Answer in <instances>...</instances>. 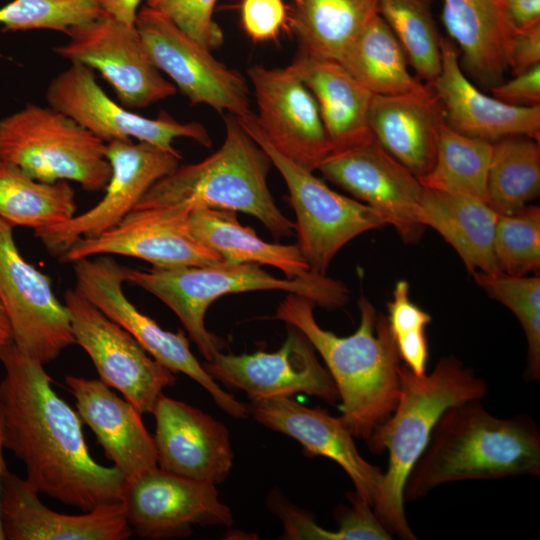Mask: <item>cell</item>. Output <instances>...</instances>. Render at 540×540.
<instances>
[{
    "label": "cell",
    "mask_w": 540,
    "mask_h": 540,
    "mask_svg": "<svg viewBox=\"0 0 540 540\" xmlns=\"http://www.w3.org/2000/svg\"><path fill=\"white\" fill-rule=\"evenodd\" d=\"M0 362L4 448L23 462L29 485L82 512L121 502L125 478L92 458L78 412L53 390L44 365L13 343Z\"/></svg>",
    "instance_id": "obj_1"
},
{
    "label": "cell",
    "mask_w": 540,
    "mask_h": 540,
    "mask_svg": "<svg viewBox=\"0 0 540 540\" xmlns=\"http://www.w3.org/2000/svg\"><path fill=\"white\" fill-rule=\"evenodd\" d=\"M493 249L499 270L526 276L540 269V208L524 206L511 215H498Z\"/></svg>",
    "instance_id": "obj_38"
},
{
    "label": "cell",
    "mask_w": 540,
    "mask_h": 540,
    "mask_svg": "<svg viewBox=\"0 0 540 540\" xmlns=\"http://www.w3.org/2000/svg\"><path fill=\"white\" fill-rule=\"evenodd\" d=\"M4 442H3V421H2V414L0 410V496H1V485H2V478L5 470L7 469L4 456H3V450H4ZM0 540H5L2 526H1V519H0Z\"/></svg>",
    "instance_id": "obj_50"
},
{
    "label": "cell",
    "mask_w": 540,
    "mask_h": 540,
    "mask_svg": "<svg viewBox=\"0 0 540 540\" xmlns=\"http://www.w3.org/2000/svg\"><path fill=\"white\" fill-rule=\"evenodd\" d=\"M378 14L405 50L416 76L432 83L442 67L441 38L430 0H377Z\"/></svg>",
    "instance_id": "obj_36"
},
{
    "label": "cell",
    "mask_w": 540,
    "mask_h": 540,
    "mask_svg": "<svg viewBox=\"0 0 540 540\" xmlns=\"http://www.w3.org/2000/svg\"><path fill=\"white\" fill-rule=\"evenodd\" d=\"M224 122L225 138L217 151L198 163L179 165L134 210L203 204L254 216L277 238L292 235L295 223L279 210L267 184L271 159L236 116L224 114Z\"/></svg>",
    "instance_id": "obj_5"
},
{
    "label": "cell",
    "mask_w": 540,
    "mask_h": 540,
    "mask_svg": "<svg viewBox=\"0 0 540 540\" xmlns=\"http://www.w3.org/2000/svg\"><path fill=\"white\" fill-rule=\"evenodd\" d=\"M339 63L374 95H401L425 88L409 69L404 48L375 15L343 53Z\"/></svg>",
    "instance_id": "obj_32"
},
{
    "label": "cell",
    "mask_w": 540,
    "mask_h": 540,
    "mask_svg": "<svg viewBox=\"0 0 540 540\" xmlns=\"http://www.w3.org/2000/svg\"><path fill=\"white\" fill-rule=\"evenodd\" d=\"M106 156L111 176L102 199L61 224L34 230L50 255L59 257L79 239L96 237L116 226L182 159L149 143H134L130 139L106 143Z\"/></svg>",
    "instance_id": "obj_15"
},
{
    "label": "cell",
    "mask_w": 540,
    "mask_h": 540,
    "mask_svg": "<svg viewBox=\"0 0 540 540\" xmlns=\"http://www.w3.org/2000/svg\"><path fill=\"white\" fill-rule=\"evenodd\" d=\"M76 210L69 181H39L15 165L0 162V218L10 226L43 229L71 219Z\"/></svg>",
    "instance_id": "obj_33"
},
{
    "label": "cell",
    "mask_w": 540,
    "mask_h": 540,
    "mask_svg": "<svg viewBox=\"0 0 540 540\" xmlns=\"http://www.w3.org/2000/svg\"><path fill=\"white\" fill-rule=\"evenodd\" d=\"M135 26L154 65L191 104H205L238 118L252 112L242 74L217 60L166 16L144 6Z\"/></svg>",
    "instance_id": "obj_11"
},
{
    "label": "cell",
    "mask_w": 540,
    "mask_h": 540,
    "mask_svg": "<svg viewBox=\"0 0 540 540\" xmlns=\"http://www.w3.org/2000/svg\"><path fill=\"white\" fill-rule=\"evenodd\" d=\"M418 214L424 227L436 230L454 248L471 275L502 273L493 249L498 214L486 202L423 187Z\"/></svg>",
    "instance_id": "obj_29"
},
{
    "label": "cell",
    "mask_w": 540,
    "mask_h": 540,
    "mask_svg": "<svg viewBox=\"0 0 540 540\" xmlns=\"http://www.w3.org/2000/svg\"><path fill=\"white\" fill-rule=\"evenodd\" d=\"M489 297L516 316L527 340V369L540 368V277L472 274Z\"/></svg>",
    "instance_id": "obj_37"
},
{
    "label": "cell",
    "mask_w": 540,
    "mask_h": 540,
    "mask_svg": "<svg viewBox=\"0 0 540 540\" xmlns=\"http://www.w3.org/2000/svg\"><path fill=\"white\" fill-rule=\"evenodd\" d=\"M104 15L99 0H12L0 8V24L9 31L66 33Z\"/></svg>",
    "instance_id": "obj_39"
},
{
    "label": "cell",
    "mask_w": 540,
    "mask_h": 540,
    "mask_svg": "<svg viewBox=\"0 0 540 540\" xmlns=\"http://www.w3.org/2000/svg\"><path fill=\"white\" fill-rule=\"evenodd\" d=\"M492 96L515 106L540 104V64L490 88Z\"/></svg>",
    "instance_id": "obj_44"
},
{
    "label": "cell",
    "mask_w": 540,
    "mask_h": 540,
    "mask_svg": "<svg viewBox=\"0 0 540 540\" xmlns=\"http://www.w3.org/2000/svg\"><path fill=\"white\" fill-rule=\"evenodd\" d=\"M538 64H540V23L516 30L508 53V67L513 75L520 74Z\"/></svg>",
    "instance_id": "obj_45"
},
{
    "label": "cell",
    "mask_w": 540,
    "mask_h": 540,
    "mask_svg": "<svg viewBox=\"0 0 540 540\" xmlns=\"http://www.w3.org/2000/svg\"><path fill=\"white\" fill-rule=\"evenodd\" d=\"M290 64L317 102L333 152L373 138L368 115L374 94L339 62L299 51Z\"/></svg>",
    "instance_id": "obj_28"
},
{
    "label": "cell",
    "mask_w": 540,
    "mask_h": 540,
    "mask_svg": "<svg viewBox=\"0 0 540 540\" xmlns=\"http://www.w3.org/2000/svg\"><path fill=\"white\" fill-rule=\"evenodd\" d=\"M0 162L43 182L74 181L104 190L111 176L106 143L65 114L27 103L0 120Z\"/></svg>",
    "instance_id": "obj_7"
},
{
    "label": "cell",
    "mask_w": 540,
    "mask_h": 540,
    "mask_svg": "<svg viewBox=\"0 0 540 540\" xmlns=\"http://www.w3.org/2000/svg\"><path fill=\"white\" fill-rule=\"evenodd\" d=\"M441 52V71L429 85L452 129L491 143L514 135L540 140V105L515 106L488 96L464 73L450 39L441 38Z\"/></svg>",
    "instance_id": "obj_24"
},
{
    "label": "cell",
    "mask_w": 540,
    "mask_h": 540,
    "mask_svg": "<svg viewBox=\"0 0 540 540\" xmlns=\"http://www.w3.org/2000/svg\"><path fill=\"white\" fill-rule=\"evenodd\" d=\"M540 474V432L529 415L499 418L480 400L447 408L404 485V503L443 484Z\"/></svg>",
    "instance_id": "obj_3"
},
{
    "label": "cell",
    "mask_w": 540,
    "mask_h": 540,
    "mask_svg": "<svg viewBox=\"0 0 540 540\" xmlns=\"http://www.w3.org/2000/svg\"><path fill=\"white\" fill-rule=\"evenodd\" d=\"M193 205L136 209L108 231L81 238L58 257L74 263L97 255H122L145 260L152 267L205 266L222 261L220 256L197 241L189 231Z\"/></svg>",
    "instance_id": "obj_17"
},
{
    "label": "cell",
    "mask_w": 540,
    "mask_h": 540,
    "mask_svg": "<svg viewBox=\"0 0 540 540\" xmlns=\"http://www.w3.org/2000/svg\"><path fill=\"white\" fill-rule=\"evenodd\" d=\"M502 6L515 31L540 23V0H503Z\"/></svg>",
    "instance_id": "obj_47"
},
{
    "label": "cell",
    "mask_w": 540,
    "mask_h": 540,
    "mask_svg": "<svg viewBox=\"0 0 540 540\" xmlns=\"http://www.w3.org/2000/svg\"><path fill=\"white\" fill-rule=\"evenodd\" d=\"M287 326V337L275 352H219L202 365L215 381L244 391L250 400L304 393L336 403V385L318 361L314 347L299 329Z\"/></svg>",
    "instance_id": "obj_19"
},
{
    "label": "cell",
    "mask_w": 540,
    "mask_h": 540,
    "mask_svg": "<svg viewBox=\"0 0 540 540\" xmlns=\"http://www.w3.org/2000/svg\"><path fill=\"white\" fill-rule=\"evenodd\" d=\"M75 343L91 358L100 380L141 413H152L175 373L154 359L124 328L75 289L64 293Z\"/></svg>",
    "instance_id": "obj_12"
},
{
    "label": "cell",
    "mask_w": 540,
    "mask_h": 540,
    "mask_svg": "<svg viewBox=\"0 0 540 540\" xmlns=\"http://www.w3.org/2000/svg\"><path fill=\"white\" fill-rule=\"evenodd\" d=\"M45 97L48 106L105 143L135 139L179 156L173 146L177 138L212 145L207 129L199 122H179L165 111L148 118L119 105L97 83L93 70L78 63H70L51 80Z\"/></svg>",
    "instance_id": "obj_10"
},
{
    "label": "cell",
    "mask_w": 540,
    "mask_h": 540,
    "mask_svg": "<svg viewBox=\"0 0 540 540\" xmlns=\"http://www.w3.org/2000/svg\"><path fill=\"white\" fill-rule=\"evenodd\" d=\"M0 519L5 540H126L133 534L122 502L77 515L59 513L8 468L2 478Z\"/></svg>",
    "instance_id": "obj_23"
},
{
    "label": "cell",
    "mask_w": 540,
    "mask_h": 540,
    "mask_svg": "<svg viewBox=\"0 0 540 540\" xmlns=\"http://www.w3.org/2000/svg\"><path fill=\"white\" fill-rule=\"evenodd\" d=\"M142 0H99L105 15L120 22L134 25Z\"/></svg>",
    "instance_id": "obj_48"
},
{
    "label": "cell",
    "mask_w": 540,
    "mask_h": 540,
    "mask_svg": "<svg viewBox=\"0 0 540 540\" xmlns=\"http://www.w3.org/2000/svg\"><path fill=\"white\" fill-rule=\"evenodd\" d=\"M121 502L133 532L143 539L186 537L195 525L233 523L232 512L219 500L216 485L159 467L126 481Z\"/></svg>",
    "instance_id": "obj_18"
},
{
    "label": "cell",
    "mask_w": 540,
    "mask_h": 540,
    "mask_svg": "<svg viewBox=\"0 0 540 540\" xmlns=\"http://www.w3.org/2000/svg\"><path fill=\"white\" fill-rule=\"evenodd\" d=\"M399 357L413 373L426 374L428 344L425 330H414L394 337Z\"/></svg>",
    "instance_id": "obj_46"
},
{
    "label": "cell",
    "mask_w": 540,
    "mask_h": 540,
    "mask_svg": "<svg viewBox=\"0 0 540 540\" xmlns=\"http://www.w3.org/2000/svg\"><path fill=\"white\" fill-rule=\"evenodd\" d=\"M377 14V0H292L288 23L301 52L339 62Z\"/></svg>",
    "instance_id": "obj_31"
},
{
    "label": "cell",
    "mask_w": 540,
    "mask_h": 540,
    "mask_svg": "<svg viewBox=\"0 0 540 540\" xmlns=\"http://www.w3.org/2000/svg\"><path fill=\"white\" fill-rule=\"evenodd\" d=\"M68 40L53 47L70 63L98 71L127 108H145L177 92L150 59L134 25L104 15L74 26Z\"/></svg>",
    "instance_id": "obj_14"
},
{
    "label": "cell",
    "mask_w": 540,
    "mask_h": 540,
    "mask_svg": "<svg viewBox=\"0 0 540 540\" xmlns=\"http://www.w3.org/2000/svg\"><path fill=\"white\" fill-rule=\"evenodd\" d=\"M217 0H147L148 7L170 19L195 41L213 50L224 41L221 27L213 18Z\"/></svg>",
    "instance_id": "obj_40"
},
{
    "label": "cell",
    "mask_w": 540,
    "mask_h": 540,
    "mask_svg": "<svg viewBox=\"0 0 540 540\" xmlns=\"http://www.w3.org/2000/svg\"><path fill=\"white\" fill-rule=\"evenodd\" d=\"M247 76L257 104L255 120L263 135L282 155L299 166L316 171L333 152L317 102L289 64H256Z\"/></svg>",
    "instance_id": "obj_16"
},
{
    "label": "cell",
    "mask_w": 540,
    "mask_h": 540,
    "mask_svg": "<svg viewBox=\"0 0 540 540\" xmlns=\"http://www.w3.org/2000/svg\"><path fill=\"white\" fill-rule=\"evenodd\" d=\"M240 10L243 30L254 42L277 39L288 22L284 0H242Z\"/></svg>",
    "instance_id": "obj_42"
},
{
    "label": "cell",
    "mask_w": 540,
    "mask_h": 540,
    "mask_svg": "<svg viewBox=\"0 0 540 540\" xmlns=\"http://www.w3.org/2000/svg\"><path fill=\"white\" fill-rule=\"evenodd\" d=\"M188 226L192 236L223 262L273 266L289 279L310 273L297 243L282 245L262 240L253 228L239 222L235 211L195 204Z\"/></svg>",
    "instance_id": "obj_30"
},
{
    "label": "cell",
    "mask_w": 540,
    "mask_h": 540,
    "mask_svg": "<svg viewBox=\"0 0 540 540\" xmlns=\"http://www.w3.org/2000/svg\"><path fill=\"white\" fill-rule=\"evenodd\" d=\"M314 306L309 299L288 293L272 318L306 336L336 385L340 417L353 437L367 440L391 415L400 392L401 359L387 317L362 295L359 326L353 334L341 337L316 322Z\"/></svg>",
    "instance_id": "obj_2"
},
{
    "label": "cell",
    "mask_w": 540,
    "mask_h": 540,
    "mask_svg": "<svg viewBox=\"0 0 540 540\" xmlns=\"http://www.w3.org/2000/svg\"><path fill=\"white\" fill-rule=\"evenodd\" d=\"M158 467L182 477L218 485L233 465L225 425L198 408L162 394L152 412Z\"/></svg>",
    "instance_id": "obj_21"
},
{
    "label": "cell",
    "mask_w": 540,
    "mask_h": 540,
    "mask_svg": "<svg viewBox=\"0 0 540 540\" xmlns=\"http://www.w3.org/2000/svg\"><path fill=\"white\" fill-rule=\"evenodd\" d=\"M442 22L460 50V66L477 84L491 88L504 81L515 32L500 0H442Z\"/></svg>",
    "instance_id": "obj_27"
},
{
    "label": "cell",
    "mask_w": 540,
    "mask_h": 540,
    "mask_svg": "<svg viewBox=\"0 0 540 540\" xmlns=\"http://www.w3.org/2000/svg\"><path fill=\"white\" fill-rule=\"evenodd\" d=\"M500 1H501V3H502L503 0H500Z\"/></svg>",
    "instance_id": "obj_51"
},
{
    "label": "cell",
    "mask_w": 540,
    "mask_h": 540,
    "mask_svg": "<svg viewBox=\"0 0 540 540\" xmlns=\"http://www.w3.org/2000/svg\"><path fill=\"white\" fill-rule=\"evenodd\" d=\"M12 229L0 218V302L10 323L12 343L45 365L75 343L70 318L49 276L21 255Z\"/></svg>",
    "instance_id": "obj_13"
},
{
    "label": "cell",
    "mask_w": 540,
    "mask_h": 540,
    "mask_svg": "<svg viewBox=\"0 0 540 540\" xmlns=\"http://www.w3.org/2000/svg\"><path fill=\"white\" fill-rule=\"evenodd\" d=\"M238 120L265 150L285 181L289 202L296 213L297 245L311 273L326 275L332 259L349 241L389 225L378 209L339 194L312 171L278 152L261 132L253 112Z\"/></svg>",
    "instance_id": "obj_8"
},
{
    "label": "cell",
    "mask_w": 540,
    "mask_h": 540,
    "mask_svg": "<svg viewBox=\"0 0 540 540\" xmlns=\"http://www.w3.org/2000/svg\"><path fill=\"white\" fill-rule=\"evenodd\" d=\"M317 170L356 200L381 211L406 243L421 237L424 226L418 212L423 186L374 138L332 152Z\"/></svg>",
    "instance_id": "obj_20"
},
{
    "label": "cell",
    "mask_w": 540,
    "mask_h": 540,
    "mask_svg": "<svg viewBox=\"0 0 540 540\" xmlns=\"http://www.w3.org/2000/svg\"><path fill=\"white\" fill-rule=\"evenodd\" d=\"M126 282L151 293L179 318L201 355L210 361L226 346L207 330L209 306L227 294L256 290H281L303 296L328 309L343 306L349 296L346 285L326 275L308 273L297 278H276L255 263L219 262L205 266L175 268L126 267Z\"/></svg>",
    "instance_id": "obj_6"
},
{
    "label": "cell",
    "mask_w": 540,
    "mask_h": 540,
    "mask_svg": "<svg viewBox=\"0 0 540 540\" xmlns=\"http://www.w3.org/2000/svg\"><path fill=\"white\" fill-rule=\"evenodd\" d=\"M12 343V332L8 317L0 302V351Z\"/></svg>",
    "instance_id": "obj_49"
},
{
    "label": "cell",
    "mask_w": 540,
    "mask_h": 540,
    "mask_svg": "<svg viewBox=\"0 0 540 540\" xmlns=\"http://www.w3.org/2000/svg\"><path fill=\"white\" fill-rule=\"evenodd\" d=\"M492 149L493 143L459 133L444 121L434 165L418 180L425 188L486 202Z\"/></svg>",
    "instance_id": "obj_35"
},
{
    "label": "cell",
    "mask_w": 540,
    "mask_h": 540,
    "mask_svg": "<svg viewBox=\"0 0 540 540\" xmlns=\"http://www.w3.org/2000/svg\"><path fill=\"white\" fill-rule=\"evenodd\" d=\"M352 506L336 511L337 540H390L393 536L375 516L372 506L356 491L348 494Z\"/></svg>",
    "instance_id": "obj_41"
},
{
    "label": "cell",
    "mask_w": 540,
    "mask_h": 540,
    "mask_svg": "<svg viewBox=\"0 0 540 540\" xmlns=\"http://www.w3.org/2000/svg\"><path fill=\"white\" fill-rule=\"evenodd\" d=\"M409 290L408 281L399 280L395 285L392 300L387 303L386 317L393 337L414 330H425L432 321L429 313L412 302Z\"/></svg>",
    "instance_id": "obj_43"
},
{
    "label": "cell",
    "mask_w": 540,
    "mask_h": 540,
    "mask_svg": "<svg viewBox=\"0 0 540 540\" xmlns=\"http://www.w3.org/2000/svg\"><path fill=\"white\" fill-rule=\"evenodd\" d=\"M65 382L82 422L126 481L158 467L154 438L134 405L101 380L67 375Z\"/></svg>",
    "instance_id": "obj_25"
},
{
    "label": "cell",
    "mask_w": 540,
    "mask_h": 540,
    "mask_svg": "<svg viewBox=\"0 0 540 540\" xmlns=\"http://www.w3.org/2000/svg\"><path fill=\"white\" fill-rule=\"evenodd\" d=\"M73 270L74 289L130 333L154 359L175 374L183 373L200 384L230 416L247 417V405L225 392L206 372L191 352L182 330L176 333L164 330L129 301L123 291L126 267L110 255H97L74 262Z\"/></svg>",
    "instance_id": "obj_9"
},
{
    "label": "cell",
    "mask_w": 540,
    "mask_h": 540,
    "mask_svg": "<svg viewBox=\"0 0 540 540\" xmlns=\"http://www.w3.org/2000/svg\"><path fill=\"white\" fill-rule=\"evenodd\" d=\"M400 392L391 415L365 440L373 453L388 451V467L372 506L382 526L392 535L415 540L404 509L407 477L425 450L442 413L452 405L481 400L487 382L455 356L439 359L427 375L413 373L405 364L398 369Z\"/></svg>",
    "instance_id": "obj_4"
},
{
    "label": "cell",
    "mask_w": 540,
    "mask_h": 540,
    "mask_svg": "<svg viewBox=\"0 0 540 540\" xmlns=\"http://www.w3.org/2000/svg\"><path fill=\"white\" fill-rule=\"evenodd\" d=\"M539 194V140L514 135L494 142L487 177V205L498 215H511Z\"/></svg>",
    "instance_id": "obj_34"
},
{
    "label": "cell",
    "mask_w": 540,
    "mask_h": 540,
    "mask_svg": "<svg viewBox=\"0 0 540 540\" xmlns=\"http://www.w3.org/2000/svg\"><path fill=\"white\" fill-rule=\"evenodd\" d=\"M247 409L257 422L300 443L308 456L336 462L352 480L355 491L373 506L383 472L361 456L341 417L319 407L303 406L290 397L251 400Z\"/></svg>",
    "instance_id": "obj_22"
},
{
    "label": "cell",
    "mask_w": 540,
    "mask_h": 540,
    "mask_svg": "<svg viewBox=\"0 0 540 540\" xmlns=\"http://www.w3.org/2000/svg\"><path fill=\"white\" fill-rule=\"evenodd\" d=\"M445 121L429 84L401 95H374L368 115L374 140L417 178L433 167L439 132Z\"/></svg>",
    "instance_id": "obj_26"
}]
</instances>
